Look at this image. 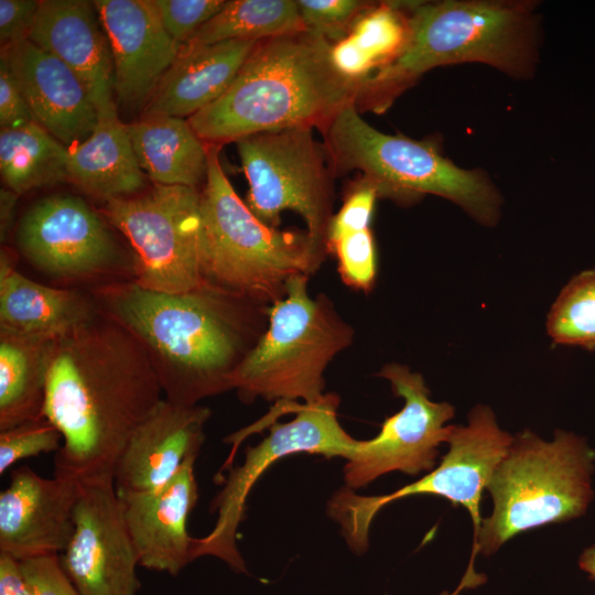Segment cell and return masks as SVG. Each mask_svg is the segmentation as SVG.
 Listing matches in <instances>:
<instances>
[{
	"label": "cell",
	"instance_id": "6da1fadb",
	"mask_svg": "<svg viewBox=\"0 0 595 595\" xmlns=\"http://www.w3.org/2000/svg\"><path fill=\"white\" fill-rule=\"evenodd\" d=\"M143 344L109 315L60 336L43 415L61 432L54 475L77 484L115 480L131 434L163 399Z\"/></svg>",
	"mask_w": 595,
	"mask_h": 595
},
{
	"label": "cell",
	"instance_id": "7a4b0ae2",
	"mask_svg": "<svg viewBox=\"0 0 595 595\" xmlns=\"http://www.w3.org/2000/svg\"><path fill=\"white\" fill-rule=\"evenodd\" d=\"M107 315L145 347L165 399L194 405L229 390V378L260 335L259 305L205 286L184 293L152 291L134 281L98 290Z\"/></svg>",
	"mask_w": 595,
	"mask_h": 595
},
{
	"label": "cell",
	"instance_id": "3957f363",
	"mask_svg": "<svg viewBox=\"0 0 595 595\" xmlns=\"http://www.w3.org/2000/svg\"><path fill=\"white\" fill-rule=\"evenodd\" d=\"M540 46L536 2L412 1L404 50L358 85L354 102L359 111H385L424 73L461 63H482L528 79L536 74Z\"/></svg>",
	"mask_w": 595,
	"mask_h": 595
},
{
	"label": "cell",
	"instance_id": "277c9868",
	"mask_svg": "<svg viewBox=\"0 0 595 595\" xmlns=\"http://www.w3.org/2000/svg\"><path fill=\"white\" fill-rule=\"evenodd\" d=\"M331 43L302 31L259 41L227 90L187 120L208 145L293 127L320 130L356 86L329 60Z\"/></svg>",
	"mask_w": 595,
	"mask_h": 595
},
{
	"label": "cell",
	"instance_id": "5b68a950",
	"mask_svg": "<svg viewBox=\"0 0 595 595\" xmlns=\"http://www.w3.org/2000/svg\"><path fill=\"white\" fill-rule=\"evenodd\" d=\"M219 150L208 145L201 192L203 277L208 288L270 305L290 278L318 270L327 250L307 230H280L258 219L227 178Z\"/></svg>",
	"mask_w": 595,
	"mask_h": 595
},
{
	"label": "cell",
	"instance_id": "8992f818",
	"mask_svg": "<svg viewBox=\"0 0 595 595\" xmlns=\"http://www.w3.org/2000/svg\"><path fill=\"white\" fill-rule=\"evenodd\" d=\"M595 451L574 433L545 441L526 430L496 466L486 490L493 511L483 518L469 566L457 589L482 584L473 575L478 552L489 556L519 533L581 517L593 499Z\"/></svg>",
	"mask_w": 595,
	"mask_h": 595
},
{
	"label": "cell",
	"instance_id": "52a82bcc",
	"mask_svg": "<svg viewBox=\"0 0 595 595\" xmlns=\"http://www.w3.org/2000/svg\"><path fill=\"white\" fill-rule=\"evenodd\" d=\"M321 131L335 176L358 170L379 198L411 204L431 194L453 202L480 225L494 226L500 218L502 197L488 174L457 166L435 139L383 133L360 117L354 100Z\"/></svg>",
	"mask_w": 595,
	"mask_h": 595
},
{
	"label": "cell",
	"instance_id": "ba28073f",
	"mask_svg": "<svg viewBox=\"0 0 595 595\" xmlns=\"http://www.w3.org/2000/svg\"><path fill=\"white\" fill-rule=\"evenodd\" d=\"M307 282L303 274L290 278L284 295L267 306V328L229 378L242 400H277L283 412L325 394V369L354 332L324 295H310Z\"/></svg>",
	"mask_w": 595,
	"mask_h": 595
},
{
	"label": "cell",
	"instance_id": "9c48e42d",
	"mask_svg": "<svg viewBox=\"0 0 595 595\" xmlns=\"http://www.w3.org/2000/svg\"><path fill=\"white\" fill-rule=\"evenodd\" d=\"M512 440L499 428L494 411L478 404L469 412L466 425H454L447 453L428 475L381 496H360L343 488L328 501V513L340 526L348 547L363 554L368 548L370 524L382 507L409 496L435 495L467 509L475 541L483 520L479 505L484 490Z\"/></svg>",
	"mask_w": 595,
	"mask_h": 595
},
{
	"label": "cell",
	"instance_id": "30bf717a",
	"mask_svg": "<svg viewBox=\"0 0 595 595\" xmlns=\"http://www.w3.org/2000/svg\"><path fill=\"white\" fill-rule=\"evenodd\" d=\"M104 214L130 242L138 285L167 293L206 286L197 188L154 184L145 193L105 202Z\"/></svg>",
	"mask_w": 595,
	"mask_h": 595
},
{
	"label": "cell",
	"instance_id": "8fae6325",
	"mask_svg": "<svg viewBox=\"0 0 595 595\" xmlns=\"http://www.w3.org/2000/svg\"><path fill=\"white\" fill-rule=\"evenodd\" d=\"M235 142L249 183L246 204L255 216L278 228L281 213L293 210L305 221L307 232L326 247L335 174L313 128L259 132Z\"/></svg>",
	"mask_w": 595,
	"mask_h": 595
},
{
	"label": "cell",
	"instance_id": "7c38bea8",
	"mask_svg": "<svg viewBox=\"0 0 595 595\" xmlns=\"http://www.w3.org/2000/svg\"><path fill=\"white\" fill-rule=\"evenodd\" d=\"M338 404L339 397L335 393H325L313 403L291 404L289 411L295 412V418L288 423L274 424L263 441L246 451L244 463L230 470L212 502L210 511L217 512L214 528L205 537L193 539V561L210 555L237 573H247L236 536L245 516L247 497L260 476L274 462L296 453L346 459L355 453L359 440L339 424Z\"/></svg>",
	"mask_w": 595,
	"mask_h": 595
},
{
	"label": "cell",
	"instance_id": "4fadbf2b",
	"mask_svg": "<svg viewBox=\"0 0 595 595\" xmlns=\"http://www.w3.org/2000/svg\"><path fill=\"white\" fill-rule=\"evenodd\" d=\"M379 377L387 379L393 393L404 400L402 409L387 418L377 436L359 440L344 467L346 487L361 488L390 472L419 475L435 467L439 447L447 443L454 425V407L435 402L423 377L396 363L382 367Z\"/></svg>",
	"mask_w": 595,
	"mask_h": 595
},
{
	"label": "cell",
	"instance_id": "5bb4252c",
	"mask_svg": "<svg viewBox=\"0 0 595 595\" xmlns=\"http://www.w3.org/2000/svg\"><path fill=\"white\" fill-rule=\"evenodd\" d=\"M58 561L80 595H138L139 558L115 480L79 485L73 536Z\"/></svg>",
	"mask_w": 595,
	"mask_h": 595
},
{
	"label": "cell",
	"instance_id": "9a60e30c",
	"mask_svg": "<svg viewBox=\"0 0 595 595\" xmlns=\"http://www.w3.org/2000/svg\"><path fill=\"white\" fill-rule=\"evenodd\" d=\"M17 245L34 267L56 277L101 274L121 260L105 219L83 198L68 194L30 206L19 220Z\"/></svg>",
	"mask_w": 595,
	"mask_h": 595
},
{
	"label": "cell",
	"instance_id": "2e32d148",
	"mask_svg": "<svg viewBox=\"0 0 595 595\" xmlns=\"http://www.w3.org/2000/svg\"><path fill=\"white\" fill-rule=\"evenodd\" d=\"M79 484L14 468L0 494V553L19 562L58 556L74 531Z\"/></svg>",
	"mask_w": 595,
	"mask_h": 595
},
{
	"label": "cell",
	"instance_id": "e0dca14e",
	"mask_svg": "<svg viewBox=\"0 0 595 595\" xmlns=\"http://www.w3.org/2000/svg\"><path fill=\"white\" fill-rule=\"evenodd\" d=\"M113 62L117 107L144 108L182 45L167 33L152 0H96Z\"/></svg>",
	"mask_w": 595,
	"mask_h": 595
},
{
	"label": "cell",
	"instance_id": "ac0fdd59",
	"mask_svg": "<svg viewBox=\"0 0 595 595\" xmlns=\"http://www.w3.org/2000/svg\"><path fill=\"white\" fill-rule=\"evenodd\" d=\"M210 410L162 399L131 434L115 470L118 493L154 490L170 482L204 442Z\"/></svg>",
	"mask_w": 595,
	"mask_h": 595
},
{
	"label": "cell",
	"instance_id": "d6986e66",
	"mask_svg": "<svg viewBox=\"0 0 595 595\" xmlns=\"http://www.w3.org/2000/svg\"><path fill=\"white\" fill-rule=\"evenodd\" d=\"M29 40L79 77L98 117L118 115L112 54L94 1L42 0Z\"/></svg>",
	"mask_w": 595,
	"mask_h": 595
},
{
	"label": "cell",
	"instance_id": "ffe728a7",
	"mask_svg": "<svg viewBox=\"0 0 595 595\" xmlns=\"http://www.w3.org/2000/svg\"><path fill=\"white\" fill-rule=\"evenodd\" d=\"M195 461H187L158 489L117 491L139 565L145 569L176 575L193 561L194 538L188 534L186 522L198 499Z\"/></svg>",
	"mask_w": 595,
	"mask_h": 595
},
{
	"label": "cell",
	"instance_id": "44dd1931",
	"mask_svg": "<svg viewBox=\"0 0 595 595\" xmlns=\"http://www.w3.org/2000/svg\"><path fill=\"white\" fill-rule=\"evenodd\" d=\"M1 48L34 120L67 148L86 140L98 111L79 77L29 39Z\"/></svg>",
	"mask_w": 595,
	"mask_h": 595
},
{
	"label": "cell",
	"instance_id": "7402d4cb",
	"mask_svg": "<svg viewBox=\"0 0 595 595\" xmlns=\"http://www.w3.org/2000/svg\"><path fill=\"white\" fill-rule=\"evenodd\" d=\"M259 41L234 40L208 45H182L143 108V117H192L231 85Z\"/></svg>",
	"mask_w": 595,
	"mask_h": 595
},
{
	"label": "cell",
	"instance_id": "603a6c76",
	"mask_svg": "<svg viewBox=\"0 0 595 595\" xmlns=\"http://www.w3.org/2000/svg\"><path fill=\"white\" fill-rule=\"evenodd\" d=\"M68 175L86 194L105 202L141 193L148 177L118 115L98 117L93 133L68 148Z\"/></svg>",
	"mask_w": 595,
	"mask_h": 595
},
{
	"label": "cell",
	"instance_id": "cb8c5ba5",
	"mask_svg": "<svg viewBox=\"0 0 595 595\" xmlns=\"http://www.w3.org/2000/svg\"><path fill=\"white\" fill-rule=\"evenodd\" d=\"M127 130L141 170L154 184L197 188L206 180L208 145L188 120L149 116Z\"/></svg>",
	"mask_w": 595,
	"mask_h": 595
},
{
	"label": "cell",
	"instance_id": "d4e9b609",
	"mask_svg": "<svg viewBox=\"0 0 595 595\" xmlns=\"http://www.w3.org/2000/svg\"><path fill=\"white\" fill-rule=\"evenodd\" d=\"M95 314L80 294L34 282L18 272L4 250L0 262V327L60 337Z\"/></svg>",
	"mask_w": 595,
	"mask_h": 595
},
{
	"label": "cell",
	"instance_id": "484cf974",
	"mask_svg": "<svg viewBox=\"0 0 595 595\" xmlns=\"http://www.w3.org/2000/svg\"><path fill=\"white\" fill-rule=\"evenodd\" d=\"M57 338L0 327V431L43 416Z\"/></svg>",
	"mask_w": 595,
	"mask_h": 595
},
{
	"label": "cell",
	"instance_id": "4316f807",
	"mask_svg": "<svg viewBox=\"0 0 595 595\" xmlns=\"http://www.w3.org/2000/svg\"><path fill=\"white\" fill-rule=\"evenodd\" d=\"M0 171L17 195L69 182L68 148L35 121L0 129Z\"/></svg>",
	"mask_w": 595,
	"mask_h": 595
},
{
	"label": "cell",
	"instance_id": "83f0119b",
	"mask_svg": "<svg viewBox=\"0 0 595 595\" xmlns=\"http://www.w3.org/2000/svg\"><path fill=\"white\" fill-rule=\"evenodd\" d=\"M305 31L296 1L230 0L184 46L225 41H261Z\"/></svg>",
	"mask_w": 595,
	"mask_h": 595
},
{
	"label": "cell",
	"instance_id": "f1b7e54d",
	"mask_svg": "<svg viewBox=\"0 0 595 595\" xmlns=\"http://www.w3.org/2000/svg\"><path fill=\"white\" fill-rule=\"evenodd\" d=\"M411 2L372 3L345 36L371 74L390 64L404 50L410 35Z\"/></svg>",
	"mask_w": 595,
	"mask_h": 595
},
{
	"label": "cell",
	"instance_id": "f546056e",
	"mask_svg": "<svg viewBox=\"0 0 595 595\" xmlns=\"http://www.w3.org/2000/svg\"><path fill=\"white\" fill-rule=\"evenodd\" d=\"M545 327L556 345L595 350V269L580 272L564 285Z\"/></svg>",
	"mask_w": 595,
	"mask_h": 595
},
{
	"label": "cell",
	"instance_id": "4dcf8cb0",
	"mask_svg": "<svg viewBox=\"0 0 595 595\" xmlns=\"http://www.w3.org/2000/svg\"><path fill=\"white\" fill-rule=\"evenodd\" d=\"M326 250L335 256L337 270L346 285L364 292L374 288L378 262L370 226L328 231Z\"/></svg>",
	"mask_w": 595,
	"mask_h": 595
},
{
	"label": "cell",
	"instance_id": "1f68e13d",
	"mask_svg": "<svg viewBox=\"0 0 595 595\" xmlns=\"http://www.w3.org/2000/svg\"><path fill=\"white\" fill-rule=\"evenodd\" d=\"M62 444L61 432L44 415L0 431V474L21 459L56 453Z\"/></svg>",
	"mask_w": 595,
	"mask_h": 595
},
{
	"label": "cell",
	"instance_id": "d6a6232c",
	"mask_svg": "<svg viewBox=\"0 0 595 595\" xmlns=\"http://www.w3.org/2000/svg\"><path fill=\"white\" fill-rule=\"evenodd\" d=\"M372 3L360 0H296L304 30L331 44L344 39L358 17Z\"/></svg>",
	"mask_w": 595,
	"mask_h": 595
},
{
	"label": "cell",
	"instance_id": "836d02e7",
	"mask_svg": "<svg viewBox=\"0 0 595 595\" xmlns=\"http://www.w3.org/2000/svg\"><path fill=\"white\" fill-rule=\"evenodd\" d=\"M163 26L181 45L226 4V0H152Z\"/></svg>",
	"mask_w": 595,
	"mask_h": 595
},
{
	"label": "cell",
	"instance_id": "e575fe53",
	"mask_svg": "<svg viewBox=\"0 0 595 595\" xmlns=\"http://www.w3.org/2000/svg\"><path fill=\"white\" fill-rule=\"evenodd\" d=\"M33 121H35L34 117L11 71L8 54L1 48L0 127L1 129L18 128Z\"/></svg>",
	"mask_w": 595,
	"mask_h": 595
},
{
	"label": "cell",
	"instance_id": "d590c367",
	"mask_svg": "<svg viewBox=\"0 0 595 595\" xmlns=\"http://www.w3.org/2000/svg\"><path fill=\"white\" fill-rule=\"evenodd\" d=\"M33 595H80L64 574L58 556L21 562Z\"/></svg>",
	"mask_w": 595,
	"mask_h": 595
},
{
	"label": "cell",
	"instance_id": "8d00e7d4",
	"mask_svg": "<svg viewBox=\"0 0 595 595\" xmlns=\"http://www.w3.org/2000/svg\"><path fill=\"white\" fill-rule=\"evenodd\" d=\"M41 1L0 0V42L9 47L29 39Z\"/></svg>",
	"mask_w": 595,
	"mask_h": 595
},
{
	"label": "cell",
	"instance_id": "74e56055",
	"mask_svg": "<svg viewBox=\"0 0 595 595\" xmlns=\"http://www.w3.org/2000/svg\"><path fill=\"white\" fill-rule=\"evenodd\" d=\"M0 595H33L21 562L0 553Z\"/></svg>",
	"mask_w": 595,
	"mask_h": 595
},
{
	"label": "cell",
	"instance_id": "f35d334b",
	"mask_svg": "<svg viewBox=\"0 0 595 595\" xmlns=\"http://www.w3.org/2000/svg\"><path fill=\"white\" fill-rule=\"evenodd\" d=\"M17 195L9 188H2L0 192V215H1V239L6 238L11 227Z\"/></svg>",
	"mask_w": 595,
	"mask_h": 595
},
{
	"label": "cell",
	"instance_id": "ab89813d",
	"mask_svg": "<svg viewBox=\"0 0 595 595\" xmlns=\"http://www.w3.org/2000/svg\"><path fill=\"white\" fill-rule=\"evenodd\" d=\"M578 566L588 574V577L595 581V544L585 549L580 559Z\"/></svg>",
	"mask_w": 595,
	"mask_h": 595
}]
</instances>
